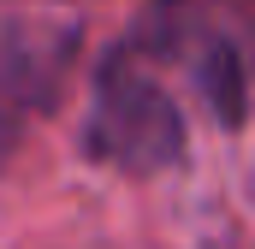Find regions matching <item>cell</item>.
I'll return each mask as SVG.
<instances>
[{"label":"cell","instance_id":"6da1fadb","mask_svg":"<svg viewBox=\"0 0 255 249\" xmlns=\"http://www.w3.org/2000/svg\"><path fill=\"white\" fill-rule=\"evenodd\" d=\"M89 154L119 166V172H166L184 154V113L172 95L125 65H107L95 83V113H89Z\"/></svg>","mask_w":255,"mask_h":249},{"label":"cell","instance_id":"7a4b0ae2","mask_svg":"<svg viewBox=\"0 0 255 249\" xmlns=\"http://www.w3.org/2000/svg\"><path fill=\"white\" fill-rule=\"evenodd\" d=\"M65 65H71V36H36V30L0 36V160L24 136L30 113L54 107Z\"/></svg>","mask_w":255,"mask_h":249},{"label":"cell","instance_id":"3957f363","mask_svg":"<svg viewBox=\"0 0 255 249\" xmlns=\"http://www.w3.org/2000/svg\"><path fill=\"white\" fill-rule=\"evenodd\" d=\"M196 83H202V95H208L214 119L226 124V130H238V124L250 119V77H244V48H238L232 36H208V42H202V54H196Z\"/></svg>","mask_w":255,"mask_h":249}]
</instances>
